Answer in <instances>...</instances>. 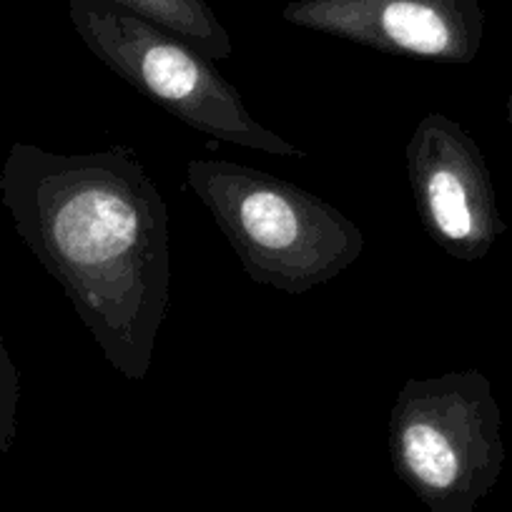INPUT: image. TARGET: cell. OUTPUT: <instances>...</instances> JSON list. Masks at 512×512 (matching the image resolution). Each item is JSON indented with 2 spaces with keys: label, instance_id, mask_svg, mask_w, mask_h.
Masks as SVG:
<instances>
[{
  "label": "cell",
  "instance_id": "obj_6",
  "mask_svg": "<svg viewBox=\"0 0 512 512\" xmlns=\"http://www.w3.org/2000/svg\"><path fill=\"white\" fill-rule=\"evenodd\" d=\"M282 18L392 56L472 63L485 38L480 0H292Z\"/></svg>",
  "mask_w": 512,
  "mask_h": 512
},
{
  "label": "cell",
  "instance_id": "obj_9",
  "mask_svg": "<svg viewBox=\"0 0 512 512\" xmlns=\"http://www.w3.org/2000/svg\"><path fill=\"white\" fill-rule=\"evenodd\" d=\"M507 123H510V136H512V88H510V96H507Z\"/></svg>",
  "mask_w": 512,
  "mask_h": 512
},
{
  "label": "cell",
  "instance_id": "obj_1",
  "mask_svg": "<svg viewBox=\"0 0 512 512\" xmlns=\"http://www.w3.org/2000/svg\"><path fill=\"white\" fill-rule=\"evenodd\" d=\"M0 201L103 357L141 382L169 309L171 251L169 209L134 151L53 154L13 144Z\"/></svg>",
  "mask_w": 512,
  "mask_h": 512
},
{
  "label": "cell",
  "instance_id": "obj_2",
  "mask_svg": "<svg viewBox=\"0 0 512 512\" xmlns=\"http://www.w3.org/2000/svg\"><path fill=\"white\" fill-rule=\"evenodd\" d=\"M186 181L251 282L302 297L362 256L364 236L352 219L279 176L231 161L194 159L186 164Z\"/></svg>",
  "mask_w": 512,
  "mask_h": 512
},
{
  "label": "cell",
  "instance_id": "obj_4",
  "mask_svg": "<svg viewBox=\"0 0 512 512\" xmlns=\"http://www.w3.org/2000/svg\"><path fill=\"white\" fill-rule=\"evenodd\" d=\"M68 16L103 66L199 134L269 156H307L256 121L214 61L184 38L106 0H68Z\"/></svg>",
  "mask_w": 512,
  "mask_h": 512
},
{
  "label": "cell",
  "instance_id": "obj_8",
  "mask_svg": "<svg viewBox=\"0 0 512 512\" xmlns=\"http://www.w3.org/2000/svg\"><path fill=\"white\" fill-rule=\"evenodd\" d=\"M18 405H21V372L0 332V460L11 452L16 442Z\"/></svg>",
  "mask_w": 512,
  "mask_h": 512
},
{
  "label": "cell",
  "instance_id": "obj_5",
  "mask_svg": "<svg viewBox=\"0 0 512 512\" xmlns=\"http://www.w3.org/2000/svg\"><path fill=\"white\" fill-rule=\"evenodd\" d=\"M417 219L442 251L480 262L507 231L477 141L445 113H427L405 149Z\"/></svg>",
  "mask_w": 512,
  "mask_h": 512
},
{
  "label": "cell",
  "instance_id": "obj_7",
  "mask_svg": "<svg viewBox=\"0 0 512 512\" xmlns=\"http://www.w3.org/2000/svg\"><path fill=\"white\" fill-rule=\"evenodd\" d=\"M106 3L166 28L211 61H224L234 53L229 31L206 0H106Z\"/></svg>",
  "mask_w": 512,
  "mask_h": 512
},
{
  "label": "cell",
  "instance_id": "obj_3",
  "mask_svg": "<svg viewBox=\"0 0 512 512\" xmlns=\"http://www.w3.org/2000/svg\"><path fill=\"white\" fill-rule=\"evenodd\" d=\"M390 457L430 512H475L505 465L490 379L477 369L407 379L390 412Z\"/></svg>",
  "mask_w": 512,
  "mask_h": 512
}]
</instances>
